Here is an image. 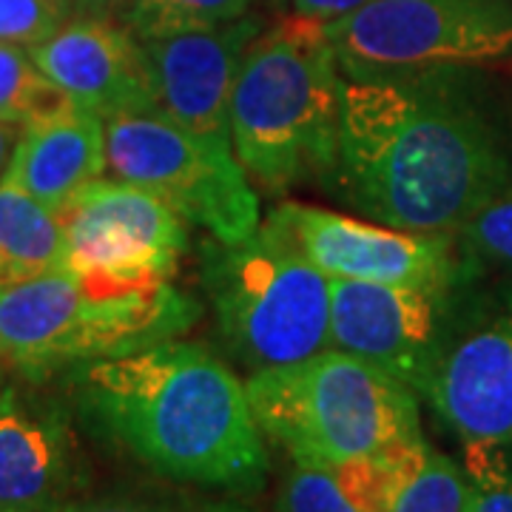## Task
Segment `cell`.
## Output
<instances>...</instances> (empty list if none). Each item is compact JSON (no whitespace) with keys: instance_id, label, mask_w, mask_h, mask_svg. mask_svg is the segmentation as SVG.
Here are the masks:
<instances>
[{"instance_id":"cell-12","label":"cell","mask_w":512,"mask_h":512,"mask_svg":"<svg viewBox=\"0 0 512 512\" xmlns=\"http://www.w3.org/2000/svg\"><path fill=\"white\" fill-rule=\"evenodd\" d=\"M268 225L288 237L330 279L384 285H461L481 276L450 234H413L302 202L271 211Z\"/></svg>"},{"instance_id":"cell-19","label":"cell","mask_w":512,"mask_h":512,"mask_svg":"<svg viewBox=\"0 0 512 512\" xmlns=\"http://www.w3.org/2000/svg\"><path fill=\"white\" fill-rule=\"evenodd\" d=\"M254 12V0H134L123 26L137 40L214 29Z\"/></svg>"},{"instance_id":"cell-18","label":"cell","mask_w":512,"mask_h":512,"mask_svg":"<svg viewBox=\"0 0 512 512\" xmlns=\"http://www.w3.org/2000/svg\"><path fill=\"white\" fill-rule=\"evenodd\" d=\"M72 106V97L37 69L29 49L0 40V120L29 126Z\"/></svg>"},{"instance_id":"cell-16","label":"cell","mask_w":512,"mask_h":512,"mask_svg":"<svg viewBox=\"0 0 512 512\" xmlns=\"http://www.w3.org/2000/svg\"><path fill=\"white\" fill-rule=\"evenodd\" d=\"M103 174L106 120L74 103L72 109L26 126L15 160L3 177L60 214Z\"/></svg>"},{"instance_id":"cell-21","label":"cell","mask_w":512,"mask_h":512,"mask_svg":"<svg viewBox=\"0 0 512 512\" xmlns=\"http://www.w3.org/2000/svg\"><path fill=\"white\" fill-rule=\"evenodd\" d=\"M276 512H365L333 464L293 461L276 495Z\"/></svg>"},{"instance_id":"cell-3","label":"cell","mask_w":512,"mask_h":512,"mask_svg":"<svg viewBox=\"0 0 512 512\" xmlns=\"http://www.w3.org/2000/svg\"><path fill=\"white\" fill-rule=\"evenodd\" d=\"M345 72L322 20L291 15L256 37L231 97V143L251 183H325L336 163Z\"/></svg>"},{"instance_id":"cell-29","label":"cell","mask_w":512,"mask_h":512,"mask_svg":"<svg viewBox=\"0 0 512 512\" xmlns=\"http://www.w3.org/2000/svg\"><path fill=\"white\" fill-rule=\"evenodd\" d=\"M92 3L94 0H72V12H77V15H89V12H92Z\"/></svg>"},{"instance_id":"cell-6","label":"cell","mask_w":512,"mask_h":512,"mask_svg":"<svg viewBox=\"0 0 512 512\" xmlns=\"http://www.w3.org/2000/svg\"><path fill=\"white\" fill-rule=\"evenodd\" d=\"M200 279L222 345L248 373L330 348V276L268 222L242 242L208 239Z\"/></svg>"},{"instance_id":"cell-23","label":"cell","mask_w":512,"mask_h":512,"mask_svg":"<svg viewBox=\"0 0 512 512\" xmlns=\"http://www.w3.org/2000/svg\"><path fill=\"white\" fill-rule=\"evenodd\" d=\"M461 467L470 481V512H512V447L464 441Z\"/></svg>"},{"instance_id":"cell-13","label":"cell","mask_w":512,"mask_h":512,"mask_svg":"<svg viewBox=\"0 0 512 512\" xmlns=\"http://www.w3.org/2000/svg\"><path fill=\"white\" fill-rule=\"evenodd\" d=\"M265 32V18L251 12L214 29L140 40L148 57L157 106L208 143H231V97L242 60Z\"/></svg>"},{"instance_id":"cell-14","label":"cell","mask_w":512,"mask_h":512,"mask_svg":"<svg viewBox=\"0 0 512 512\" xmlns=\"http://www.w3.org/2000/svg\"><path fill=\"white\" fill-rule=\"evenodd\" d=\"M29 52L40 72L103 120L123 111L160 109L143 43L114 18H66Z\"/></svg>"},{"instance_id":"cell-27","label":"cell","mask_w":512,"mask_h":512,"mask_svg":"<svg viewBox=\"0 0 512 512\" xmlns=\"http://www.w3.org/2000/svg\"><path fill=\"white\" fill-rule=\"evenodd\" d=\"M23 131H26V126H20V123L0 120V180H3V174L9 171V165L15 160V151H18L20 140H23Z\"/></svg>"},{"instance_id":"cell-30","label":"cell","mask_w":512,"mask_h":512,"mask_svg":"<svg viewBox=\"0 0 512 512\" xmlns=\"http://www.w3.org/2000/svg\"><path fill=\"white\" fill-rule=\"evenodd\" d=\"M271 9H276V12H282V9H288L291 6V0H265Z\"/></svg>"},{"instance_id":"cell-1","label":"cell","mask_w":512,"mask_h":512,"mask_svg":"<svg viewBox=\"0 0 512 512\" xmlns=\"http://www.w3.org/2000/svg\"><path fill=\"white\" fill-rule=\"evenodd\" d=\"M328 191L413 234H450L512 188V137L470 69L345 77Z\"/></svg>"},{"instance_id":"cell-25","label":"cell","mask_w":512,"mask_h":512,"mask_svg":"<svg viewBox=\"0 0 512 512\" xmlns=\"http://www.w3.org/2000/svg\"><path fill=\"white\" fill-rule=\"evenodd\" d=\"M66 18L69 9L57 0H0V40L32 49Z\"/></svg>"},{"instance_id":"cell-20","label":"cell","mask_w":512,"mask_h":512,"mask_svg":"<svg viewBox=\"0 0 512 512\" xmlns=\"http://www.w3.org/2000/svg\"><path fill=\"white\" fill-rule=\"evenodd\" d=\"M390 512H470V481L464 467L427 444L393 498Z\"/></svg>"},{"instance_id":"cell-28","label":"cell","mask_w":512,"mask_h":512,"mask_svg":"<svg viewBox=\"0 0 512 512\" xmlns=\"http://www.w3.org/2000/svg\"><path fill=\"white\" fill-rule=\"evenodd\" d=\"M131 3H134V0H94L89 15H103V18L123 20V15H126Z\"/></svg>"},{"instance_id":"cell-9","label":"cell","mask_w":512,"mask_h":512,"mask_svg":"<svg viewBox=\"0 0 512 512\" xmlns=\"http://www.w3.org/2000/svg\"><path fill=\"white\" fill-rule=\"evenodd\" d=\"M464 285L330 279V348L379 367L424 399L450 345Z\"/></svg>"},{"instance_id":"cell-15","label":"cell","mask_w":512,"mask_h":512,"mask_svg":"<svg viewBox=\"0 0 512 512\" xmlns=\"http://www.w3.org/2000/svg\"><path fill=\"white\" fill-rule=\"evenodd\" d=\"M77 484L74 439L57 407L0 393V512H57Z\"/></svg>"},{"instance_id":"cell-17","label":"cell","mask_w":512,"mask_h":512,"mask_svg":"<svg viewBox=\"0 0 512 512\" xmlns=\"http://www.w3.org/2000/svg\"><path fill=\"white\" fill-rule=\"evenodd\" d=\"M63 268V220L12 180H0V288Z\"/></svg>"},{"instance_id":"cell-2","label":"cell","mask_w":512,"mask_h":512,"mask_svg":"<svg viewBox=\"0 0 512 512\" xmlns=\"http://www.w3.org/2000/svg\"><path fill=\"white\" fill-rule=\"evenodd\" d=\"M77 416L157 476L248 498L271 458L245 382L217 353L168 339L69 370Z\"/></svg>"},{"instance_id":"cell-11","label":"cell","mask_w":512,"mask_h":512,"mask_svg":"<svg viewBox=\"0 0 512 512\" xmlns=\"http://www.w3.org/2000/svg\"><path fill=\"white\" fill-rule=\"evenodd\" d=\"M63 268L120 282H171L188 222L148 188L100 177L63 211Z\"/></svg>"},{"instance_id":"cell-31","label":"cell","mask_w":512,"mask_h":512,"mask_svg":"<svg viewBox=\"0 0 512 512\" xmlns=\"http://www.w3.org/2000/svg\"><path fill=\"white\" fill-rule=\"evenodd\" d=\"M57 3H63V6H66V9L72 12V0H57Z\"/></svg>"},{"instance_id":"cell-22","label":"cell","mask_w":512,"mask_h":512,"mask_svg":"<svg viewBox=\"0 0 512 512\" xmlns=\"http://www.w3.org/2000/svg\"><path fill=\"white\" fill-rule=\"evenodd\" d=\"M464 259L478 268H512V188L487 202L456 234Z\"/></svg>"},{"instance_id":"cell-10","label":"cell","mask_w":512,"mask_h":512,"mask_svg":"<svg viewBox=\"0 0 512 512\" xmlns=\"http://www.w3.org/2000/svg\"><path fill=\"white\" fill-rule=\"evenodd\" d=\"M481 279V276H478ZM467 282L424 402L461 441L512 447V276Z\"/></svg>"},{"instance_id":"cell-24","label":"cell","mask_w":512,"mask_h":512,"mask_svg":"<svg viewBox=\"0 0 512 512\" xmlns=\"http://www.w3.org/2000/svg\"><path fill=\"white\" fill-rule=\"evenodd\" d=\"M57 512H256L239 498H214L200 493H151V495H106L69 501Z\"/></svg>"},{"instance_id":"cell-8","label":"cell","mask_w":512,"mask_h":512,"mask_svg":"<svg viewBox=\"0 0 512 512\" xmlns=\"http://www.w3.org/2000/svg\"><path fill=\"white\" fill-rule=\"evenodd\" d=\"M325 29L345 77L478 69L512 57V0H370Z\"/></svg>"},{"instance_id":"cell-26","label":"cell","mask_w":512,"mask_h":512,"mask_svg":"<svg viewBox=\"0 0 512 512\" xmlns=\"http://www.w3.org/2000/svg\"><path fill=\"white\" fill-rule=\"evenodd\" d=\"M365 3H370V0H291L288 9H291V15H299V18L330 23V20L356 12Z\"/></svg>"},{"instance_id":"cell-4","label":"cell","mask_w":512,"mask_h":512,"mask_svg":"<svg viewBox=\"0 0 512 512\" xmlns=\"http://www.w3.org/2000/svg\"><path fill=\"white\" fill-rule=\"evenodd\" d=\"M200 305L174 282H120L57 268L0 288V359L29 379L180 339Z\"/></svg>"},{"instance_id":"cell-7","label":"cell","mask_w":512,"mask_h":512,"mask_svg":"<svg viewBox=\"0 0 512 512\" xmlns=\"http://www.w3.org/2000/svg\"><path fill=\"white\" fill-rule=\"evenodd\" d=\"M106 171L148 188L220 242H242L262 225L259 197L234 146L202 140L163 109L106 117Z\"/></svg>"},{"instance_id":"cell-5","label":"cell","mask_w":512,"mask_h":512,"mask_svg":"<svg viewBox=\"0 0 512 512\" xmlns=\"http://www.w3.org/2000/svg\"><path fill=\"white\" fill-rule=\"evenodd\" d=\"M245 390L262 436L291 461L345 464L424 439L419 396L345 350L251 373Z\"/></svg>"}]
</instances>
